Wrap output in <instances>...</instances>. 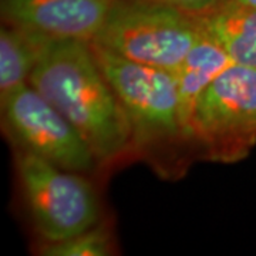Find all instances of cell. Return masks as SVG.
Returning a JSON list of instances; mask_svg holds the SVG:
<instances>
[{
  "label": "cell",
  "instance_id": "cell-1",
  "mask_svg": "<svg viewBox=\"0 0 256 256\" xmlns=\"http://www.w3.org/2000/svg\"><path fill=\"white\" fill-rule=\"evenodd\" d=\"M30 84L82 134L101 166L130 152V127L90 42L52 40Z\"/></svg>",
  "mask_w": 256,
  "mask_h": 256
},
{
  "label": "cell",
  "instance_id": "cell-2",
  "mask_svg": "<svg viewBox=\"0 0 256 256\" xmlns=\"http://www.w3.org/2000/svg\"><path fill=\"white\" fill-rule=\"evenodd\" d=\"M92 46L122 104L130 127V152L160 176L178 180L196 152L184 128L174 74L134 63L98 44Z\"/></svg>",
  "mask_w": 256,
  "mask_h": 256
},
{
  "label": "cell",
  "instance_id": "cell-3",
  "mask_svg": "<svg viewBox=\"0 0 256 256\" xmlns=\"http://www.w3.org/2000/svg\"><path fill=\"white\" fill-rule=\"evenodd\" d=\"M202 36L196 16L154 0H114L92 43L134 63L175 73Z\"/></svg>",
  "mask_w": 256,
  "mask_h": 256
},
{
  "label": "cell",
  "instance_id": "cell-4",
  "mask_svg": "<svg viewBox=\"0 0 256 256\" xmlns=\"http://www.w3.org/2000/svg\"><path fill=\"white\" fill-rule=\"evenodd\" d=\"M14 168L28 215L42 242L77 235L101 220V204L87 174L14 148Z\"/></svg>",
  "mask_w": 256,
  "mask_h": 256
},
{
  "label": "cell",
  "instance_id": "cell-5",
  "mask_svg": "<svg viewBox=\"0 0 256 256\" xmlns=\"http://www.w3.org/2000/svg\"><path fill=\"white\" fill-rule=\"evenodd\" d=\"M196 156L235 164L256 146V68L230 64L202 92L192 114Z\"/></svg>",
  "mask_w": 256,
  "mask_h": 256
},
{
  "label": "cell",
  "instance_id": "cell-6",
  "mask_svg": "<svg viewBox=\"0 0 256 256\" xmlns=\"http://www.w3.org/2000/svg\"><path fill=\"white\" fill-rule=\"evenodd\" d=\"M0 111L14 148L87 175L101 166L82 134L32 84L0 101Z\"/></svg>",
  "mask_w": 256,
  "mask_h": 256
},
{
  "label": "cell",
  "instance_id": "cell-7",
  "mask_svg": "<svg viewBox=\"0 0 256 256\" xmlns=\"http://www.w3.org/2000/svg\"><path fill=\"white\" fill-rule=\"evenodd\" d=\"M114 0H0L2 23L53 40L92 43Z\"/></svg>",
  "mask_w": 256,
  "mask_h": 256
},
{
  "label": "cell",
  "instance_id": "cell-8",
  "mask_svg": "<svg viewBox=\"0 0 256 256\" xmlns=\"http://www.w3.org/2000/svg\"><path fill=\"white\" fill-rule=\"evenodd\" d=\"M201 28L220 44L234 64L256 68V9L225 0L196 16Z\"/></svg>",
  "mask_w": 256,
  "mask_h": 256
},
{
  "label": "cell",
  "instance_id": "cell-9",
  "mask_svg": "<svg viewBox=\"0 0 256 256\" xmlns=\"http://www.w3.org/2000/svg\"><path fill=\"white\" fill-rule=\"evenodd\" d=\"M230 64H234V62L229 58L225 50L202 30L200 40L192 47L176 72L172 73L180 97V110L184 128L192 146L194 142L191 137V122L195 106L206 87Z\"/></svg>",
  "mask_w": 256,
  "mask_h": 256
},
{
  "label": "cell",
  "instance_id": "cell-10",
  "mask_svg": "<svg viewBox=\"0 0 256 256\" xmlns=\"http://www.w3.org/2000/svg\"><path fill=\"white\" fill-rule=\"evenodd\" d=\"M53 38L28 28L2 23L0 28V101L24 86Z\"/></svg>",
  "mask_w": 256,
  "mask_h": 256
},
{
  "label": "cell",
  "instance_id": "cell-11",
  "mask_svg": "<svg viewBox=\"0 0 256 256\" xmlns=\"http://www.w3.org/2000/svg\"><path fill=\"white\" fill-rule=\"evenodd\" d=\"M116 250L112 232L102 220L70 238L57 242H42L38 246L42 256H111Z\"/></svg>",
  "mask_w": 256,
  "mask_h": 256
},
{
  "label": "cell",
  "instance_id": "cell-12",
  "mask_svg": "<svg viewBox=\"0 0 256 256\" xmlns=\"http://www.w3.org/2000/svg\"><path fill=\"white\" fill-rule=\"evenodd\" d=\"M154 2L182 10V12H186L194 16H200V14L208 13L210 10L215 9L218 4H220L225 0H154Z\"/></svg>",
  "mask_w": 256,
  "mask_h": 256
},
{
  "label": "cell",
  "instance_id": "cell-13",
  "mask_svg": "<svg viewBox=\"0 0 256 256\" xmlns=\"http://www.w3.org/2000/svg\"><path fill=\"white\" fill-rule=\"evenodd\" d=\"M242 4H246V6H250V8H255L256 9V0H236Z\"/></svg>",
  "mask_w": 256,
  "mask_h": 256
}]
</instances>
